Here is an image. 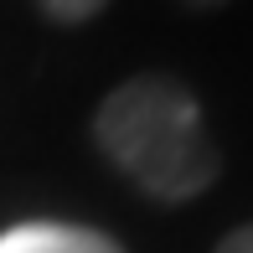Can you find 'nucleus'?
<instances>
[{"label": "nucleus", "instance_id": "1", "mask_svg": "<svg viewBox=\"0 0 253 253\" xmlns=\"http://www.w3.org/2000/svg\"><path fill=\"white\" fill-rule=\"evenodd\" d=\"M93 140L114 170L155 202H191L217 181V145L207 134L202 103L176 78H129L93 114Z\"/></svg>", "mask_w": 253, "mask_h": 253}, {"label": "nucleus", "instance_id": "2", "mask_svg": "<svg viewBox=\"0 0 253 253\" xmlns=\"http://www.w3.org/2000/svg\"><path fill=\"white\" fill-rule=\"evenodd\" d=\"M0 253H124L109 233L98 227H78V222H16L0 233Z\"/></svg>", "mask_w": 253, "mask_h": 253}, {"label": "nucleus", "instance_id": "3", "mask_svg": "<svg viewBox=\"0 0 253 253\" xmlns=\"http://www.w3.org/2000/svg\"><path fill=\"white\" fill-rule=\"evenodd\" d=\"M42 10H47L52 21H93L109 0H37Z\"/></svg>", "mask_w": 253, "mask_h": 253}, {"label": "nucleus", "instance_id": "4", "mask_svg": "<svg viewBox=\"0 0 253 253\" xmlns=\"http://www.w3.org/2000/svg\"><path fill=\"white\" fill-rule=\"evenodd\" d=\"M217 253H253V222L238 227V233H227L222 243H217Z\"/></svg>", "mask_w": 253, "mask_h": 253}, {"label": "nucleus", "instance_id": "5", "mask_svg": "<svg viewBox=\"0 0 253 253\" xmlns=\"http://www.w3.org/2000/svg\"><path fill=\"white\" fill-rule=\"evenodd\" d=\"M191 5H222V0H191Z\"/></svg>", "mask_w": 253, "mask_h": 253}]
</instances>
